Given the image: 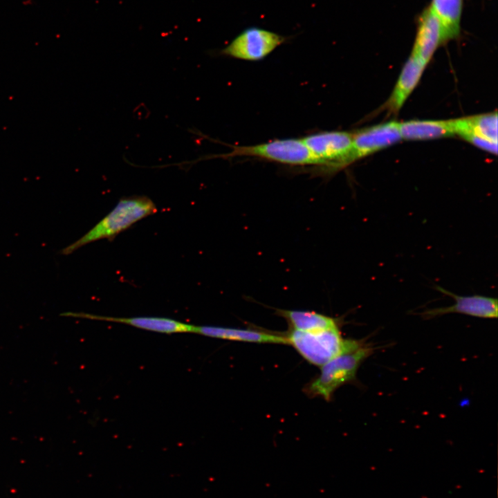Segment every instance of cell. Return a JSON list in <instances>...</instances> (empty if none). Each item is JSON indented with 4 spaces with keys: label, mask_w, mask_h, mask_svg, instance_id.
<instances>
[{
    "label": "cell",
    "mask_w": 498,
    "mask_h": 498,
    "mask_svg": "<svg viewBox=\"0 0 498 498\" xmlns=\"http://www.w3.org/2000/svg\"><path fill=\"white\" fill-rule=\"evenodd\" d=\"M156 211L155 203L146 196L122 198L107 215L80 239L64 248L60 253L68 255L93 241L114 238L137 221Z\"/></svg>",
    "instance_id": "obj_1"
},
{
    "label": "cell",
    "mask_w": 498,
    "mask_h": 498,
    "mask_svg": "<svg viewBox=\"0 0 498 498\" xmlns=\"http://www.w3.org/2000/svg\"><path fill=\"white\" fill-rule=\"evenodd\" d=\"M372 352L370 345L360 341L356 347L322 365L320 375L304 388L305 393L311 397L330 400L338 388L355 380L360 366Z\"/></svg>",
    "instance_id": "obj_2"
},
{
    "label": "cell",
    "mask_w": 498,
    "mask_h": 498,
    "mask_svg": "<svg viewBox=\"0 0 498 498\" xmlns=\"http://www.w3.org/2000/svg\"><path fill=\"white\" fill-rule=\"evenodd\" d=\"M284 335L287 344L291 345L307 362L319 367L356 347L360 342L344 338L340 327L313 332L292 329Z\"/></svg>",
    "instance_id": "obj_3"
},
{
    "label": "cell",
    "mask_w": 498,
    "mask_h": 498,
    "mask_svg": "<svg viewBox=\"0 0 498 498\" xmlns=\"http://www.w3.org/2000/svg\"><path fill=\"white\" fill-rule=\"evenodd\" d=\"M231 147L230 152L214 157L229 158L249 156L291 165L322 166L302 138L277 139L254 145Z\"/></svg>",
    "instance_id": "obj_4"
},
{
    "label": "cell",
    "mask_w": 498,
    "mask_h": 498,
    "mask_svg": "<svg viewBox=\"0 0 498 498\" xmlns=\"http://www.w3.org/2000/svg\"><path fill=\"white\" fill-rule=\"evenodd\" d=\"M288 37L257 26L248 27L239 33L219 54L250 62L264 59L285 43Z\"/></svg>",
    "instance_id": "obj_5"
},
{
    "label": "cell",
    "mask_w": 498,
    "mask_h": 498,
    "mask_svg": "<svg viewBox=\"0 0 498 498\" xmlns=\"http://www.w3.org/2000/svg\"><path fill=\"white\" fill-rule=\"evenodd\" d=\"M353 133L339 131H322L302 138L311 154L326 171L335 172L347 166Z\"/></svg>",
    "instance_id": "obj_6"
},
{
    "label": "cell",
    "mask_w": 498,
    "mask_h": 498,
    "mask_svg": "<svg viewBox=\"0 0 498 498\" xmlns=\"http://www.w3.org/2000/svg\"><path fill=\"white\" fill-rule=\"evenodd\" d=\"M402 139L398 122L391 121L361 129L353 133L352 147L347 158V166L355 161L377 152Z\"/></svg>",
    "instance_id": "obj_7"
},
{
    "label": "cell",
    "mask_w": 498,
    "mask_h": 498,
    "mask_svg": "<svg viewBox=\"0 0 498 498\" xmlns=\"http://www.w3.org/2000/svg\"><path fill=\"white\" fill-rule=\"evenodd\" d=\"M436 289L453 298L455 303L449 306L425 310L419 313L425 320H430L449 313H459L487 319L497 317L498 304L497 298L479 295L461 296L439 286H436Z\"/></svg>",
    "instance_id": "obj_8"
},
{
    "label": "cell",
    "mask_w": 498,
    "mask_h": 498,
    "mask_svg": "<svg viewBox=\"0 0 498 498\" xmlns=\"http://www.w3.org/2000/svg\"><path fill=\"white\" fill-rule=\"evenodd\" d=\"M62 316L81 317L90 320L113 322L128 324L138 329L162 333H193L194 325L179 322L173 319L158 317H114L97 315L85 313L67 312Z\"/></svg>",
    "instance_id": "obj_9"
},
{
    "label": "cell",
    "mask_w": 498,
    "mask_h": 498,
    "mask_svg": "<svg viewBox=\"0 0 498 498\" xmlns=\"http://www.w3.org/2000/svg\"><path fill=\"white\" fill-rule=\"evenodd\" d=\"M411 55L428 64L439 46L443 44L439 22L430 6L421 13Z\"/></svg>",
    "instance_id": "obj_10"
},
{
    "label": "cell",
    "mask_w": 498,
    "mask_h": 498,
    "mask_svg": "<svg viewBox=\"0 0 498 498\" xmlns=\"http://www.w3.org/2000/svg\"><path fill=\"white\" fill-rule=\"evenodd\" d=\"M427 64L410 55L400 73L394 90L384 104L391 113H396L418 84Z\"/></svg>",
    "instance_id": "obj_11"
},
{
    "label": "cell",
    "mask_w": 498,
    "mask_h": 498,
    "mask_svg": "<svg viewBox=\"0 0 498 498\" xmlns=\"http://www.w3.org/2000/svg\"><path fill=\"white\" fill-rule=\"evenodd\" d=\"M194 333L207 337L246 342L287 344L284 335L251 329L214 326H195Z\"/></svg>",
    "instance_id": "obj_12"
},
{
    "label": "cell",
    "mask_w": 498,
    "mask_h": 498,
    "mask_svg": "<svg viewBox=\"0 0 498 498\" xmlns=\"http://www.w3.org/2000/svg\"><path fill=\"white\" fill-rule=\"evenodd\" d=\"M402 139L431 140L455 135L453 120H410L398 122Z\"/></svg>",
    "instance_id": "obj_13"
},
{
    "label": "cell",
    "mask_w": 498,
    "mask_h": 498,
    "mask_svg": "<svg viewBox=\"0 0 498 498\" xmlns=\"http://www.w3.org/2000/svg\"><path fill=\"white\" fill-rule=\"evenodd\" d=\"M463 0H432L429 6L441 27L443 44L457 39L461 32Z\"/></svg>",
    "instance_id": "obj_14"
},
{
    "label": "cell",
    "mask_w": 498,
    "mask_h": 498,
    "mask_svg": "<svg viewBox=\"0 0 498 498\" xmlns=\"http://www.w3.org/2000/svg\"><path fill=\"white\" fill-rule=\"evenodd\" d=\"M452 120L455 135L472 134L497 142V111Z\"/></svg>",
    "instance_id": "obj_15"
},
{
    "label": "cell",
    "mask_w": 498,
    "mask_h": 498,
    "mask_svg": "<svg viewBox=\"0 0 498 498\" xmlns=\"http://www.w3.org/2000/svg\"><path fill=\"white\" fill-rule=\"evenodd\" d=\"M277 314L295 330L313 332L339 327L338 320L313 311L278 310Z\"/></svg>",
    "instance_id": "obj_16"
}]
</instances>
